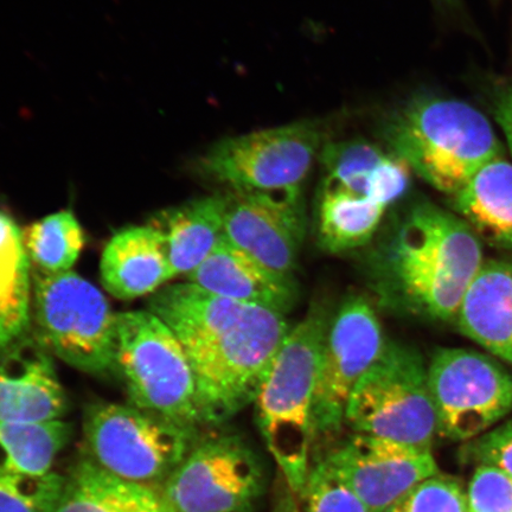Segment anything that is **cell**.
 Listing matches in <instances>:
<instances>
[{"label": "cell", "instance_id": "cell-1", "mask_svg": "<svg viewBox=\"0 0 512 512\" xmlns=\"http://www.w3.org/2000/svg\"><path fill=\"white\" fill-rule=\"evenodd\" d=\"M147 307L188 357L203 426L220 425L254 402L291 330L279 312L216 296L189 281L160 288Z\"/></svg>", "mask_w": 512, "mask_h": 512}, {"label": "cell", "instance_id": "cell-2", "mask_svg": "<svg viewBox=\"0 0 512 512\" xmlns=\"http://www.w3.org/2000/svg\"><path fill=\"white\" fill-rule=\"evenodd\" d=\"M484 260L483 242L462 217L420 202L369 254V286L389 310L451 323Z\"/></svg>", "mask_w": 512, "mask_h": 512}, {"label": "cell", "instance_id": "cell-3", "mask_svg": "<svg viewBox=\"0 0 512 512\" xmlns=\"http://www.w3.org/2000/svg\"><path fill=\"white\" fill-rule=\"evenodd\" d=\"M381 132L389 151L450 197L484 166L504 158L490 120L462 100L415 96L384 119Z\"/></svg>", "mask_w": 512, "mask_h": 512}, {"label": "cell", "instance_id": "cell-4", "mask_svg": "<svg viewBox=\"0 0 512 512\" xmlns=\"http://www.w3.org/2000/svg\"><path fill=\"white\" fill-rule=\"evenodd\" d=\"M329 319L312 307L288 332L256 393V421L288 488L300 496L311 470L312 407Z\"/></svg>", "mask_w": 512, "mask_h": 512}, {"label": "cell", "instance_id": "cell-5", "mask_svg": "<svg viewBox=\"0 0 512 512\" xmlns=\"http://www.w3.org/2000/svg\"><path fill=\"white\" fill-rule=\"evenodd\" d=\"M115 369L123 375L131 406L190 431L203 426L188 357L151 311L117 313Z\"/></svg>", "mask_w": 512, "mask_h": 512}, {"label": "cell", "instance_id": "cell-6", "mask_svg": "<svg viewBox=\"0 0 512 512\" xmlns=\"http://www.w3.org/2000/svg\"><path fill=\"white\" fill-rule=\"evenodd\" d=\"M345 425L354 433L432 451L438 420L420 352L387 341L352 392Z\"/></svg>", "mask_w": 512, "mask_h": 512}, {"label": "cell", "instance_id": "cell-7", "mask_svg": "<svg viewBox=\"0 0 512 512\" xmlns=\"http://www.w3.org/2000/svg\"><path fill=\"white\" fill-rule=\"evenodd\" d=\"M83 454L126 482L162 490L197 432L131 405L98 402L83 416Z\"/></svg>", "mask_w": 512, "mask_h": 512}, {"label": "cell", "instance_id": "cell-8", "mask_svg": "<svg viewBox=\"0 0 512 512\" xmlns=\"http://www.w3.org/2000/svg\"><path fill=\"white\" fill-rule=\"evenodd\" d=\"M32 313L40 341L64 363L92 375L115 369L117 313L80 274L36 273Z\"/></svg>", "mask_w": 512, "mask_h": 512}, {"label": "cell", "instance_id": "cell-9", "mask_svg": "<svg viewBox=\"0 0 512 512\" xmlns=\"http://www.w3.org/2000/svg\"><path fill=\"white\" fill-rule=\"evenodd\" d=\"M322 149L319 124L296 121L224 138L197 160V170L230 191H303Z\"/></svg>", "mask_w": 512, "mask_h": 512}, {"label": "cell", "instance_id": "cell-10", "mask_svg": "<svg viewBox=\"0 0 512 512\" xmlns=\"http://www.w3.org/2000/svg\"><path fill=\"white\" fill-rule=\"evenodd\" d=\"M428 384L439 437L467 443L512 413V368L488 352L438 349L428 363Z\"/></svg>", "mask_w": 512, "mask_h": 512}, {"label": "cell", "instance_id": "cell-11", "mask_svg": "<svg viewBox=\"0 0 512 512\" xmlns=\"http://www.w3.org/2000/svg\"><path fill=\"white\" fill-rule=\"evenodd\" d=\"M264 488L252 448L236 435H217L191 448L162 495L172 512H248Z\"/></svg>", "mask_w": 512, "mask_h": 512}, {"label": "cell", "instance_id": "cell-12", "mask_svg": "<svg viewBox=\"0 0 512 512\" xmlns=\"http://www.w3.org/2000/svg\"><path fill=\"white\" fill-rule=\"evenodd\" d=\"M386 342L368 300L361 296L345 300L329 322L320 351L312 407L315 437L341 431L352 392Z\"/></svg>", "mask_w": 512, "mask_h": 512}, {"label": "cell", "instance_id": "cell-13", "mask_svg": "<svg viewBox=\"0 0 512 512\" xmlns=\"http://www.w3.org/2000/svg\"><path fill=\"white\" fill-rule=\"evenodd\" d=\"M223 236L268 270L294 279L306 232L303 191L226 195Z\"/></svg>", "mask_w": 512, "mask_h": 512}, {"label": "cell", "instance_id": "cell-14", "mask_svg": "<svg viewBox=\"0 0 512 512\" xmlns=\"http://www.w3.org/2000/svg\"><path fill=\"white\" fill-rule=\"evenodd\" d=\"M368 512H384L414 486L439 473L432 451L351 434L323 458Z\"/></svg>", "mask_w": 512, "mask_h": 512}, {"label": "cell", "instance_id": "cell-15", "mask_svg": "<svg viewBox=\"0 0 512 512\" xmlns=\"http://www.w3.org/2000/svg\"><path fill=\"white\" fill-rule=\"evenodd\" d=\"M0 361V424L62 420L67 396L46 345L24 338Z\"/></svg>", "mask_w": 512, "mask_h": 512}, {"label": "cell", "instance_id": "cell-16", "mask_svg": "<svg viewBox=\"0 0 512 512\" xmlns=\"http://www.w3.org/2000/svg\"><path fill=\"white\" fill-rule=\"evenodd\" d=\"M185 278L216 296L265 307L284 316L297 303L296 280L268 270L224 236L203 264Z\"/></svg>", "mask_w": 512, "mask_h": 512}, {"label": "cell", "instance_id": "cell-17", "mask_svg": "<svg viewBox=\"0 0 512 512\" xmlns=\"http://www.w3.org/2000/svg\"><path fill=\"white\" fill-rule=\"evenodd\" d=\"M453 323L460 334L512 368V258L484 260Z\"/></svg>", "mask_w": 512, "mask_h": 512}, {"label": "cell", "instance_id": "cell-18", "mask_svg": "<svg viewBox=\"0 0 512 512\" xmlns=\"http://www.w3.org/2000/svg\"><path fill=\"white\" fill-rule=\"evenodd\" d=\"M323 182L373 198L389 208L411 184V169L392 151L364 139L323 145Z\"/></svg>", "mask_w": 512, "mask_h": 512}, {"label": "cell", "instance_id": "cell-19", "mask_svg": "<svg viewBox=\"0 0 512 512\" xmlns=\"http://www.w3.org/2000/svg\"><path fill=\"white\" fill-rule=\"evenodd\" d=\"M101 283L120 300L153 294L175 278L162 235L151 224L119 230L107 242L100 261Z\"/></svg>", "mask_w": 512, "mask_h": 512}, {"label": "cell", "instance_id": "cell-20", "mask_svg": "<svg viewBox=\"0 0 512 512\" xmlns=\"http://www.w3.org/2000/svg\"><path fill=\"white\" fill-rule=\"evenodd\" d=\"M226 195L198 198L159 213L150 223L164 242L172 272L187 277L223 238Z\"/></svg>", "mask_w": 512, "mask_h": 512}, {"label": "cell", "instance_id": "cell-21", "mask_svg": "<svg viewBox=\"0 0 512 512\" xmlns=\"http://www.w3.org/2000/svg\"><path fill=\"white\" fill-rule=\"evenodd\" d=\"M451 206L480 241L512 253V163L507 159L484 166L451 197Z\"/></svg>", "mask_w": 512, "mask_h": 512}, {"label": "cell", "instance_id": "cell-22", "mask_svg": "<svg viewBox=\"0 0 512 512\" xmlns=\"http://www.w3.org/2000/svg\"><path fill=\"white\" fill-rule=\"evenodd\" d=\"M56 512H172L162 490L119 479L85 454L66 476Z\"/></svg>", "mask_w": 512, "mask_h": 512}, {"label": "cell", "instance_id": "cell-23", "mask_svg": "<svg viewBox=\"0 0 512 512\" xmlns=\"http://www.w3.org/2000/svg\"><path fill=\"white\" fill-rule=\"evenodd\" d=\"M31 313V262L23 232L0 210V360L27 335Z\"/></svg>", "mask_w": 512, "mask_h": 512}, {"label": "cell", "instance_id": "cell-24", "mask_svg": "<svg viewBox=\"0 0 512 512\" xmlns=\"http://www.w3.org/2000/svg\"><path fill=\"white\" fill-rule=\"evenodd\" d=\"M387 210L373 198L323 182L317 202L320 247L338 254L368 245Z\"/></svg>", "mask_w": 512, "mask_h": 512}, {"label": "cell", "instance_id": "cell-25", "mask_svg": "<svg viewBox=\"0 0 512 512\" xmlns=\"http://www.w3.org/2000/svg\"><path fill=\"white\" fill-rule=\"evenodd\" d=\"M59 420L37 425L0 424V476L46 475L72 438Z\"/></svg>", "mask_w": 512, "mask_h": 512}, {"label": "cell", "instance_id": "cell-26", "mask_svg": "<svg viewBox=\"0 0 512 512\" xmlns=\"http://www.w3.org/2000/svg\"><path fill=\"white\" fill-rule=\"evenodd\" d=\"M23 242L38 273L61 274L73 271L85 246V234L73 211L62 210L30 224Z\"/></svg>", "mask_w": 512, "mask_h": 512}, {"label": "cell", "instance_id": "cell-27", "mask_svg": "<svg viewBox=\"0 0 512 512\" xmlns=\"http://www.w3.org/2000/svg\"><path fill=\"white\" fill-rule=\"evenodd\" d=\"M66 485V476H0V512H56Z\"/></svg>", "mask_w": 512, "mask_h": 512}, {"label": "cell", "instance_id": "cell-28", "mask_svg": "<svg viewBox=\"0 0 512 512\" xmlns=\"http://www.w3.org/2000/svg\"><path fill=\"white\" fill-rule=\"evenodd\" d=\"M299 498L303 512H368L360 499L323 459L311 466L309 478Z\"/></svg>", "mask_w": 512, "mask_h": 512}, {"label": "cell", "instance_id": "cell-29", "mask_svg": "<svg viewBox=\"0 0 512 512\" xmlns=\"http://www.w3.org/2000/svg\"><path fill=\"white\" fill-rule=\"evenodd\" d=\"M384 512H467L466 492L457 478L437 473Z\"/></svg>", "mask_w": 512, "mask_h": 512}, {"label": "cell", "instance_id": "cell-30", "mask_svg": "<svg viewBox=\"0 0 512 512\" xmlns=\"http://www.w3.org/2000/svg\"><path fill=\"white\" fill-rule=\"evenodd\" d=\"M466 501L467 512H512V476L496 466H477Z\"/></svg>", "mask_w": 512, "mask_h": 512}, {"label": "cell", "instance_id": "cell-31", "mask_svg": "<svg viewBox=\"0 0 512 512\" xmlns=\"http://www.w3.org/2000/svg\"><path fill=\"white\" fill-rule=\"evenodd\" d=\"M460 457L466 464L496 466L512 476V419L467 441Z\"/></svg>", "mask_w": 512, "mask_h": 512}, {"label": "cell", "instance_id": "cell-32", "mask_svg": "<svg viewBox=\"0 0 512 512\" xmlns=\"http://www.w3.org/2000/svg\"><path fill=\"white\" fill-rule=\"evenodd\" d=\"M496 123L503 131L512 157V87L497 96L494 105Z\"/></svg>", "mask_w": 512, "mask_h": 512}, {"label": "cell", "instance_id": "cell-33", "mask_svg": "<svg viewBox=\"0 0 512 512\" xmlns=\"http://www.w3.org/2000/svg\"><path fill=\"white\" fill-rule=\"evenodd\" d=\"M280 484L273 512H303L299 496L288 488L284 478L283 483Z\"/></svg>", "mask_w": 512, "mask_h": 512}, {"label": "cell", "instance_id": "cell-34", "mask_svg": "<svg viewBox=\"0 0 512 512\" xmlns=\"http://www.w3.org/2000/svg\"><path fill=\"white\" fill-rule=\"evenodd\" d=\"M441 2H444L447 4H454V3H457V0H441Z\"/></svg>", "mask_w": 512, "mask_h": 512}]
</instances>
